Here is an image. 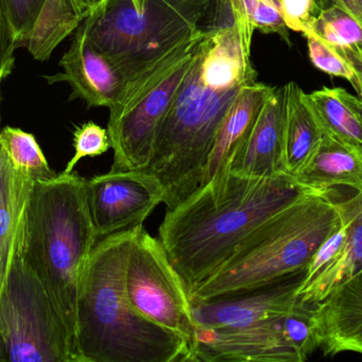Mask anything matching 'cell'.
Here are the masks:
<instances>
[{
	"label": "cell",
	"mask_w": 362,
	"mask_h": 362,
	"mask_svg": "<svg viewBox=\"0 0 362 362\" xmlns=\"http://www.w3.org/2000/svg\"><path fill=\"white\" fill-rule=\"evenodd\" d=\"M257 81L251 44L234 23L208 30L161 123L146 171L160 181L168 210L202 185L217 132L243 89Z\"/></svg>",
	"instance_id": "cell-1"
},
{
	"label": "cell",
	"mask_w": 362,
	"mask_h": 362,
	"mask_svg": "<svg viewBox=\"0 0 362 362\" xmlns=\"http://www.w3.org/2000/svg\"><path fill=\"white\" fill-rule=\"evenodd\" d=\"M310 191L289 174L251 178L225 172L167 210L159 240L189 293L249 233Z\"/></svg>",
	"instance_id": "cell-2"
},
{
	"label": "cell",
	"mask_w": 362,
	"mask_h": 362,
	"mask_svg": "<svg viewBox=\"0 0 362 362\" xmlns=\"http://www.w3.org/2000/svg\"><path fill=\"white\" fill-rule=\"evenodd\" d=\"M144 225L98 240L78 299V346L84 362H194L189 341L135 312L125 271Z\"/></svg>",
	"instance_id": "cell-3"
},
{
	"label": "cell",
	"mask_w": 362,
	"mask_h": 362,
	"mask_svg": "<svg viewBox=\"0 0 362 362\" xmlns=\"http://www.w3.org/2000/svg\"><path fill=\"white\" fill-rule=\"evenodd\" d=\"M85 183L74 172L36 182L21 244L23 261L44 285L78 349V290L99 239Z\"/></svg>",
	"instance_id": "cell-4"
},
{
	"label": "cell",
	"mask_w": 362,
	"mask_h": 362,
	"mask_svg": "<svg viewBox=\"0 0 362 362\" xmlns=\"http://www.w3.org/2000/svg\"><path fill=\"white\" fill-rule=\"evenodd\" d=\"M332 191L313 189L264 221L210 278L189 291V298L206 300L255 288L306 269L319 247L341 225Z\"/></svg>",
	"instance_id": "cell-5"
},
{
	"label": "cell",
	"mask_w": 362,
	"mask_h": 362,
	"mask_svg": "<svg viewBox=\"0 0 362 362\" xmlns=\"http://www.w3.org/2000/svg\"><path fill=\"white\" fill-rule=\"evenodd\" d=\"M206 6L195 0H106L86 17L87 35L127 87L204 33ZM125 87V89H127Z\"/></svg>",
	"instance_id": "cell-6"
},
{
	"label": "cell",
	"mask_w": 362,
	"mask_h": 362,
	"mask_svg": "<svg viewBox=\"0 0 362 362\" xmlns=\"http://www.w3.org/2000/svg\"><path fill=\"white\" fill-rule=\"evenodd\" d=\"M84 362L21 248L0 295V362Z\"/></svg>",
	"instance_id": "cell-7"
},
{
	"label": "cell",
	"mask_w": 362,
	"mask_h": 362,
	"mask_svg": "<svg viewBox=\"0 0 362 362\" xmlns=\"http://www.w3.org/2000/svg\"><path fill=\"white\" fill-rule=\"evenodd\" d=\"M204 33L129 85L110 108L107 132L114 150L110 170H144L150 165L159 128Z\"/></svg>",
	"instance_id": "cell-8"
},
{
	"label": "cell",
	"mask_w": 362,
	"mask_h": 362,
	"mask_svg": "<svg viewBox=\"0 0 362 362\" xmlns=\"http://www.w3.org/2000/svg\"><path fill=\"white\" fill-rule=\"evenodd\" d=\"M125 293L137 314L182 336L192 348L196 325L187 285L159 238L153 237L144 227L127 261Z\"/></svg>",
	"instance_id": "cell-9"
},
{
	"label": "cell",
	"mask_w": 362,
	"mask_h": 362,
	"mask_svg": "<svg viewBox=\"0 0 362 362\" xmlns=\"http://www.w3.org/2000/svg\"><path fill=\"white\" fill-rule=\"evenodd\" d=\"M85 186L98 238L144 225L165 202L160 181L146 170H110L86 180Z\"/></svg>",
	"instance_id": "cell-10"
},
{
	"label": "cell",
	"mask_w": 362,
	"mask_h": 362,
	"mask_svg": "<svg viewBox=\"0 0 362 362\" xmlns=\"http://www.w3.org/2000/svg\"><path fill=\"white\" fill-rule=\"evenodd\" d=\"M285 312L248 327H196L194 362H302L283 332Z\"/></svg>",
	"instance_id": "cell-11"
},
{
	"label": "cell",
	"mask_w": 362,
	"mask_h": 362,
	"mask_svg": "<svg viewBox=\"0 0 362 362\" xmlns=\"http://www.w3.org/2000/svg\"><path fill=\"white\" fill-rule=\"evenodd\" d=\"M306 269L255 288L206 300H191L196 327L235 329L248 327L274 315L288 312L298 301Z\"/></svg>",
	"instance_id": "cell-12"
},
{
	"label": "cell",
	"mask_w": 362,
	"mask_h": 362,
	"mask_svg": "<svg viewBox=\"0 0 362 362\" xmlns=\"http://www.w3.org/2000/svg\"><path fill=\"white\" fill-rule=\"evenodd\" d=\"M59 66L63 72L44 78L49 84L67 82L72 91L69 100H83L89 108L102 106L110 110L127 87L120 72L89 40L86 19L74 31L71 45Z\"/></svg>",
	"instance_id": "cell-13"
},
{
	"label": "cell",
	"mask_w": 362,
	"mask_h": 362,
	"mask_svg": "<svg viewBox=\"0 0 362 362\" xmlns=\"http://www.w3.org/2000/svg\"><path fill=\"white\" fill-rule=\"evenodd\" d=\"M286 84L274 87L257 123L228 171L251 178H272L287 174L284 164Z\"/></svg>",
	"instance_id": "cell-14"
},
{
	"label": "cell",
	"mask_w": 362,
	"mask_h": 362,
	"mask_svg": "<svg viewBox=\"0 0 362 362\" xmlns=\"http://www.w3.org/2000/svg\"><path fill=\"white\" fill-rule=\"evenodd\" d=\"M317 346L325 356L362 355V270L314 305Z\"/></svg>",
	"instance_id": "cell-15"
},
{
	"label": "cell",
	"mask_w": 362,
	"mask_h": 362,
	"mask_svg": "<svg viewBox=\"0 0 362 362\" xmlns=\"http://www.w3.org/2000/svg\"><path fill=\"white\" fill-rule=\"evenodd\" d=\"M34 185V181L15 169L0 142V295L23 244Z\"/></svg>",
	"instance_id": "cell-16"
},
{
	"label": "cell",
	"mask_w": 362,
	"mask_h": 362,
	"mask_svg": "<svg viewBox=\"0 0 362 362\" xmlns=\"http://www.w3.org/2000/svg\"><path fill=\"white\" fill-rule=\"evenodd\" d=\"M272 89L274 86L259 81L243 89L217 132L204 168L202 185L218 174L228 172L232 159L248 140Z\"/></svg>",
	"instance_id": "cell-17"
},
{
	"label": "cell",
	"mask_w": 362,
	"mask_h": 362,
	"mask_svg": "<svg viewBox=\"0 0 362 362\" xmlns=\"http://www.w3.org/2000/svg\"><path fill=\"white\" fill-rule=\"evenodd\" d=\"M293 178L310 189L344 186L362 193V157L325 134Z\"/></svg>",
	"instance_id": "cell-18"
},
{
	"label": "cell",
	"mask_w": 362,
	"mask_h": 362,
	"mask_svg": "<svg viewBox=\"0 0 362 362\" xmlns=\"http://www.w3.org/2000/svg\"><path fill=\"white\" fill-rule=\"evenodd\" d=\"M287 103L285 120V171L295 176L315 150L325 133L310 108L306 93L296 82L286 84Z\"/></svg>",
	"instance_id": "cell-19"
},
{
	"label": "cell",
	"mask_w": 362,
	"mask_h": 362,
	"mask_svg": "<svg viewBox=\"0 0 362 362\" xmlns=\"http://www.w3.org/2000/svg\"><path fill=\"white\" fill-rule=\"evenodd\" d=\"M337 204L342 216L352 218L348 238L329 267L310 284L299 289L298 300L301 303L316 305L362 270V212Z\"/></svg>",
	"instance_id": "cell-20"
},
{
	"label": "cell",
	"mask_w": 362,
	"mask_h": 362,
	"mask_svg": "<svg viewBox=\"0 0 362 362\" xmlns=\"http://www.w3.org/2000/svg\"><path fill=\"white\" fill-rule=\"evenodd\" d=\"M89 14L80 0H46L33 30L21 48L27 49L36 61H47Z\"/></svg>",
	"instance_id": "cell-21"
},
{
	"label": "cell",
	"mask_w": 362,
	"mask_h": 362,
	"mask_svg": "<svg viewBox=\"0 0 362 362\" xmlns=\"http://www.w3.org/2000/svg\"><path fill=\"white\" fill-rule=\"evenodd\" d=\"M348 95L341 87H323L305 96L325 133L362 157V121Z\"/></svg>",
	"instance_id": "cell-22"
},
{
	"label": "cell",
	"mask_w": 362,
	"mask_h": 362,
	"mask_svg": "<svg viewBox=\"0 0 362 362\" xmlns=\"http://www.w3.org/2000/svg\"><path fill=\"white\" fill-rule=\"evenodd\" d=\"M231 8L234 26L247 42H252L253 33L259 30L262 33L276 34L291 46L279 0H231Z\"/></svg>",
	"instance_id": "cell-23"
},
{
	"label": "cell",
	"mask_w": 362,
	"mask_h": 362,
	"mask_svg": "<svg viewBox=\"0 0 362 362\" xmlns=\"http://www.w3.org/2000/svg\"><path fill=\"white\" fill-rule=\"evenodd\" d=\"M0 142L15 169L34 182L49 181L57 176L33 134L8 125L0 130Z\"/></svg>",
	"instance_id": "cell-24"
},
{
	"label": "cell",
	"mask_w": 362,
	"mask_h": 362,
	"mask_svg": "<svg viewBox=\"0 0 362 362\" xmlns=\"http://www.w3.org/2000/svg\"><path fill=\"white\" fill-rule=\"evenodd\" d=\"M310 32L341 49L344 53H362L361 23L338 6L323 9Z\"/></svg>",
	"instance_id": "cell-25"
},
{
	"label": "cell",
	"mask_w": 362,
	"mask_h": 362,
	"mask_svg": "<svg viewBox=\"0 0 362 362\" xmlns=\"http://www.w3.org/2000/svg\"><path fill=\"white\" fill-rule=\"evenodd\" d=\"M304 36L308 40V55L313 65L329 76L346 79L354 87L357 81L356 72L341 49L325 42L312 32Z\"/></svg>",
	"instance_id": "cell-26"
},
{
	"label": "cell",
	"mask_w": 362,
	"mask_h": 362,
	"mask_svg": "<svg viewBox=\"0 0 362 362\" xmlns=\"http://www.w3.org/2000/svg\"><path fill=\"white\" fill-rule=\"evenodd\" d=\"M74 155L66 166L63 174L74 172L76 164L85 157H95L107 152L110 145L107 130L88 121L76 128L74 133Z\"/></svg>",
	"instance_id": "cell-27"
},
{
	"label": "cell",
	"mask_w": 362,
	"mask_h": 362,
	"mask_svg": "<svg viewBox=\"0 0 362 362\" xmlns=\"http://www.w3.org/2000/svg\"><path fill=\"white\" fill-rule=\"evenodd\" d=\"M341 225H339V227L336 229L323 242V244L319 247L318 250L315 253L310 265L306 268L305 278H304L301 287L306 286V285L313 282L317 276H320L329 267V264L335 259L341 249L344 248L346 238H348L349 229H350L352 218L341 215Z\"/></svg>",
	"instance_id": "cell-28"
},
{
	"label": "cell",
	"mask_w": 362,
	"mask_h": 362,
	"mask_svg": "<svg viewBox=\"0 0 362 362\" xmlns=\"http://www.w3.org/2000/svg\"><path fill=\"white\" fill-rule=\"evenodd\" d=\"M279 2L287 28L303 35L312 31L322 11L319 0H279Z\"/></svg>",
	"instance_id": "cell-29"
},
{
	"label": "cell",
	"mask_w": 362,
	"mask_h": 362,
	"mask_svg": "<svg viewBox=\"0 0 362 362\" xmlns=\"http://www.w3.org/2000/svg\"><path fill=\"white\" fill-rule=\"evenodd\" d=\"M45 2L46 0H6L17 49L33 30Z\"/></svg>",
	"instance_id": "cell-30"
},
{
	"label": "cell",
	"mask_w": 362,
	"mask_h": 362,
	"mask_svg": "<svg viewBox=\"0 0 362 362\" xmlns=\"http://www.w3.org/2000/svg\"><path fill=\"white\" fill-rule=\"evenodd\" d=\"M16 49L6 0H0V83L10 76L14 68Z\"/></svg>",
	"instance_id": "cell-31"
},
{
	"label": "cell",
	"mask_w": 362,
	"mask_h": 362,
	"mask_svg": "<svg viewBox=\"0 0 362 362\" xmlns=\"http://www.w3.org/2000/svg\"><path fill=\"white\" fill-rule=\"evenodd\" d=\"M206 6L204 31L233 23L231 0H195Z\"/></svg>",
	"instance_id": "cell-32"
},
{
	"label": "cell",
	"mask_w": 362,
	"mask_h": 362,
	"mask_svg": "<svg viewBox=\"0 0 362 362\" xmlns=\"http://www.w3.org/2000/svg\"><path fill=\"white\" fill-rule=\"evenodd\" d=\"M321 9L338 6L356 19L362 27V0H319Z\"/></svg>",
	"instance_id": "cell-33"
},
{
	"label": "cell",
	"mask_w": 362,
	"mask_h": 362,
	"mask_svg": "<svg viewBox=\"0 0 362 362\" xmlns=\"http://www.w3.org/2000/svg\"><path fill=\"white\" fill-rule=\"evenodd\" d=\"M353 67H354L357 74V81L356 84L354 85V89L356 93L358 94V97H355L352 94L349 93L348 98L351 106L354 108L355 112L357 113L362 121V57L353 64Z\"/></svg>",
	"instance_id": "cell-34"
},
{
	"label": "cell",
	"mask_w": 362,
	"mask_h": 362,
	"mask_svg": "<svg viewBox=\"0 0 362 362\" xmlns=\"http://www.w3.org/2000/svg\"><path fill=\"white\" fill-rule=\"evenodd\" d=\"M80 1L84 4L89 13H93L101 8L105 4L106 0H80Z\"/></svg>",
	"instance_id": "cell-35"
},
{
	"label": "cell",
	"mask_w": 362,
	"mask_h": 362,
	"mask_svg": "<svg viewBox=\"0 0 362 362\" xmlns=\"http://www.w3.org/2000/svg\"><path fill=\"white\" fill-rule=\"evenodd\" d=\"M346 202H348L351 208H355L357 210H361L362 212V193H355V196H353L352 198L346 199Z\"/></svg>",
	"instance_id": "cell-36"
},
{
	"label": "cell",
	"mask_w": 362,
	"mask_h": 362,
	"mask_svg": "<svg viewBox=\"0 0 362 362\" xmlns=\"http://www.w3.org/2000/svg\"><path fill=\"white\" fill-rule=\"evenodd\" d=\"M134 6H137V8H141L146 4V0H132Z\"/></svg>",
	"instance_id": "cell-37"
},
{
	"label": "cell",
	"mask_w": 362,
	"mask_h": 362,
	"mask_svg": "<svg viewBox=\"0 0 362 362\" xmlns=\"http://www.w3.org/2000/svg\"><path fill=\"white\" fill-rule=\"evenodd\" d=\"M0 86H1V83H0Z\"/></svg>",
	"instance_id": "cell-38"
}]
</instances>
